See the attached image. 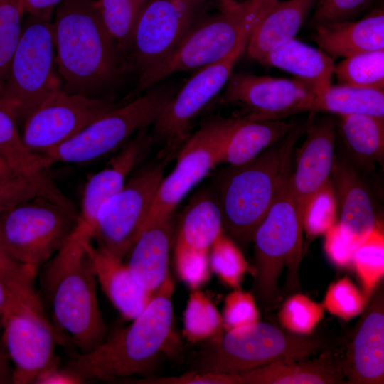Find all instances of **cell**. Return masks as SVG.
<instances>
[{"label":"cell","instance_id":"1","mask_svg":"<svg viewBox=\"0 0 384 384\" xmlns=\"http://www.w3.org/2000/svg\"><path fill=\"white\" fill-rule=\"evenodd\" d=\"M173 279L169 274L143 311L126 327L106 336L85 353L71 351L66 366L85 383H125L151 377L163 357L179 353L174 329Z\"/></svg>","mask_w":384,"mask_h":384},{"label":"cell","instance_id":"2","mask_svg":"<svg viewBox=\"0 0 384 384\" xmlns=\"http://www.w3.org/2000/svg\"><path fill=\"white\" fill-rule=\"evenodd\" d=\"M76 228L68 241L38 267V295L44 312L68 346L85 353L99 346L107 327L97 295V279L85 240Z\"/></svg>","mask_w":384,"mask_h":384},{"label":"cell","instance_id":"3","mask_svg":"<svg viewBox=\"0 0 384 384\" xmlns=\"http://www.w3.org/2000/svg\"><path fill=\"white\" fill-rule=\"evenodd\" d=\"M55 62L70 94L102 98L127 70L92 0H64L53 23Z\"/></svg>","mask_w":384,"mask_h":384},{"label":"cell","instance_id":"4","mask_svg":"<svg viewBox=\"0 0 384 384\" xmlns=\"http://www.w3.org/2000/svg\"><path fill=\"white\" fill-rule=\"evenodd\" d=\"M306 125L297 124L279 144L246 163L229 165L219 174L215 194L224 230L240 245L245 246L252 241L290 172L291 154Z\"/></svg>","mask_w":384,"mask_h":384},{"label":"cell","instance_id":"5","mask_svg":"<svg viewBox=\"0 0 384 384\" xmlns=\"http://www.w3.org/2000/svg\"><path fill=\"white\" fill-rule=\"evenodd\" d=\"M201 343L188 372L236 374L279 361L309 358L332 346L323 336L298 334L260 321Z\"/></svg>","mask_w":384,"mask_h":384},{"label":"cell","instance_id":"6","mask_svg":"<svg viewBox=\"0 0 384 384\" xmlns=\"http://www.w3.org/2000/svg\"><path fill=\"white\" fill-rule=\"evenodd\" d=\"M277 1L220 0L216 14L206 15L172 53L139 75L138 90H147L174 73L201 68L223 60L250 38Z\"/></svg>","mask_w":384,"mask_h":384},{"label":"cell","instance_id":"7","mask_svg":"<svg viewBox=\"0 0 384 384\" xmlns=\"http://www.w3.org/2000/svg\"><path fill=\"white\" fill-rule=\"evenodd\" d=\"M290 174L285 176L252 239L255 260L252 292L256 300L265 306L276 299L279 279L284 270H287L289 289L299 286L304 230L291 192Z\"/></svg>","mask_w":384,"mask_h":384},{"label":"cell","instance_id":"8","mask_svg":"<svg viewBox=\"0 0 384 384\" xmlns=\"http://www.w3.org/2000/svg\"><path fill=\"white\" fill-rule=\"evenodd\" d=\"M55 43L50 18L29 15L10 65L0 102L17 122L60 88L55 73Z\"/></svg>","mask_w":384,"mask_h":384},{"label":"cell","instance_id":"9","mask_svg":"<svg viewBox=\"0 0 384 384\" xmlns=\"http://www.w3.org/2000/svg\"><path fill=\"white\" fill-rule=\"evenodd\" d=\"M175 93V88L169 86H151L144 95L107 112L41 155L46 164L86 163L124 145L132 135L154 123Z\"/></svg>","mask_w":384,"mask_h":384},{"label":"cell","instance_id":"10","mask_svg":"<svg viewBox=\"0 0 384 384\" xmlns=\"http://www.w3.org/2000/svg\"><path fill=\"white\" fill-rule=\"evenodd\" d=\"M78 214L37 195L0 215V235L17 260L40 267L68 241Z\"/></svg>","mask_w":384,"mask_h":384},{"label":"cell","instance_id":"11","mask_svg":"<svg viewBox=\"0 0 384 384\" xmlns=\"http://www.w3.org/2000/svg\"><path fill=\"white\" fill-rule=\"evenodd\" d=\"M206 1L149 0L134 27L127 69L140 75L172 53L207 15Z\"/></svg>","mask_w":384,"mask_h":384},{"label":"cell","instance_id":"12","mask_svg":"<svg viewBox=\"0 0 384 384\" xmlns=\"http://www.w3.org/2000/svg\"><path fill=\"white\" fill-rule=\"evenodd\" d=\"M163 176L162 166L155 164L126 181L100 206L92 240L124 260L143 228Z\"/></svg>","mask_w":384,"mask_h":384},{"label":"cell","instance_id":"13","mask_svg":"<svg viewBox=\"0 0 384 384\" xmlns=\"http://www.w3.org/2000/svg\"><path fill=\"white\" fill-rule=\"evenodd\" d=\"M234 122L235 119L225 118L210 120L188 138L178 151L174 169L161 178L144 225L171 217L186 193L221 164L225 143Z\"/></svg>","mask_w":384,"mask_h":384},{"label":"cell","instance_id":"14","mask_svg":"<svg viewBox=\"0 0 384 384\" xmlns=\"http://www.w3.org/2000/svg\"><path fill=\"white\" fill-rule=\"evenodd\" d=\"M249 38L223 60L201 68L162 110L153 124L152 137L164 144L161 155L166 159L179 150L190 137L193 119L226 85Z\"/></svg>","mask_w":384,"mask_h":384},{"label":"cell","instance_id":"15","mask_svg":"<svg viewBox=\"0 0 384 384\" xmlns=\"http://www.w3.org/2000/svg\"><path fill=\"white\" fill-rule=\"evenodd\" d=\"M119 105L103 98L53 92L26 119L21 134L26 146L43 155Z\"/></svg>","mask_w":384,"mask_h":384},{"label":"cell","instance_id":"16","mask_svg":"<svg viewBox=\"0 0 384 384\" xmlns=\"http://www.w3.org/2000/svg\"><path fill=\"white\" fill-rule=\"evenodd\" d=\"M316 97L314 90L296 78H274L249 73L230 75L223 101L240 107L249 121L282 120L310 112Z\"/></svg>","mask_w":384,"mask_h":384},{"label":"cell","instance_id":"17","mask_svg":"<svg viewBox=\"0 0 384 384\" xmlns=\"http://www.w3.org/2000/svg\"><path fill=\"white\" fill-rule=\"evenodd\" d=\"M1 322L14 384H33L40 373L60 360L55 346H68L48 318L36 313L13 314Z\"/></svg>","mask_w":384,"mask_h":384},{"label":"cell","instance_id":"18","mask_svg":"<svg viewBox=\"0 0 384 384\" xmlns=\"http://www.w3.org/2000/svg\"><path fill=\"white\" fill-rule=\"evenodd\" d=\"M342 355L348 384L384 383V295L379 289L361 312Z\"/></svg>","mask_w":384,"mask_h":384},{"label":"cell","instance_id":"19","mask_svg":"<svg viewBox=\"0 0 384 384\" xmlns=\"http://www.w3.org/2000/svg\"><path fill=\"white\" fill-rule=\"evenodd\" d=\"M336 129V121L331 117L307 122L306 137L299 149L294 171L289 177L291 192L302 224L310 201L330 181Z\"/></svg>","mask_w":384,"mask_h":384},{"label":"cell","instance_id":"20","mask_svg":"<svg viewBox=\"0 0 384 384\" xmlns=\"http://www.w3.org/2000/svg\"><path fill=\"white\" fill-rule=\"evenodd\" d=\"M145 129L137 132L101 171L92 175L84 188L77 228L91 238L100 206L124 185L127 176L144 158L154 142Z\"/></svg>","mask_w":384,"mask_h":384},{"label":"cell","instance_id":"21","mask_svg":"<svg viewBox=\"0 0 384 384\" xmlns=\"http://www.w3.org/2000/svg\"><path fill=\"white\" fill-rule=\"evenodd\" d=\"M230 384L346 383L342 356L328 348L318 358L276 361L245 372L230 374Z\"/></svg>","mask_w":384,"mask_h":384},{"label":"cell","instance_id":"22","mask_svg":"<svg viewBox=\"0 0 384 384\" xmlns=\"http://www.w3.org/2000/svg\"><path fill=\"white\" fill-rule=\"evenodd\" d=\"M331 176L340 210L343 237L354 251L377 226L371 198L353 168L334 156Z\"/></svg>","mask_w":384,"mask_h":384},{"label":"cell","instance_id":"23","mask_svg":"<svg viewBox=\"0 0 384 384\" xmlns=\"http://www.w3.org/2000/svg\"><path fill=\"white\" fill-rule=\"evenodd\" d=\"M97 282L110 302L127 320H134L146 308L154 293L143 288L123 260L85 240Z\"/></svg>","mask_w":384,"mask_h":384},{"label":"cell","instance_id":"24","mask_svg":"<svg viewBox=\"0 0 384 384\" xmlns=\"http://www.w3.org/2000/svg\"><path fill=\"white\" fill-rule=\"evenodd\" d=\"M0 157L13 172L32 184L39 196L73 210L75 207L47 173L48 167L41 155L31 152L24 144L18 122L11 112L0 102Z\"/></svg>","mask_w":384,"mask_h":384},{"label":"cell","instance_id":"25","mask_svg":"<svg viewBox=\"0 0 384 384\" xmlns=\"http://www.w3.org/2000/svg\"><path fill=\"white\" fill-rule=\"evenodd\" d=\"M172 238L171 217L146 223L124 260L139 284L152 293L169 274Z\"/></svg>","mask_w":384,"mask_h":384},{"label":"cell","instance_id":"26","mask_svg":"<svg viewBox=\"0 0 384 384\" xmlns=\"http://www.w3.org/2000/svg\"><path fill=\"white\" fill-rule=\"evenodd\" d=\"M315 28L314 41L333 59L384 50L383 7L373 10L359 20L328 23Z\"/></svg>","mask_w":384,"mask_h":384},{"label":"cell","instance_id":"27","mask_svg":"<svg viewBox=\"0 0 384 384\" xmlns=\"http://www.w3.org/2000/svg\"><path fill=\"white\" fill-rule=\"evenodd\" d=\"M257 62L292 74L308 85L316 96L331 85L335 67L334 59L321 49L296 38L266 53Z\"/></svg>","mask_w":384,"mask_h":384},{"label":"cell","instance_id":"28","mask_svg":"<svg viewBox=\"0 0 384 384\" xmlns=\"http://www.w3.org/2000/svg\"><path fill=\"white\" fill-rule=\"evenodd\" d=\"M318 0L277 1L248 40V55L258 61L266 53L295 38Z\"/></svg>","mask_w":384,"mask_h":384},{"label":"cell","instance_id":"29","mask_svg":"<svg viewBox=\"0 0 384 384\" xmlns=\"http://www.w3.org/2000/svg\"><path fill=\"white\" fill-rule=\"evenodd\" d=\"M296 124L283 120L235 118L225 143L221 164L239 165L253 159L280 141Z\"/></svg>","mask_w":384,"mask_h":384},{"label":"cell","instance_id":"30","mask_svg":"<svg viewBox=\"0 0 384 384\" xmlns=\"http://www.w3.org/2000/svg\"><path fill=\"white\" fill-rule=\"evenodd\" d=\"M225 231L215 193L203 190L185 208L179 220L175 244L209 252Z\"/></svg>","mask_w":384,"mask_h":384},{"label":"cell","instance_id":"31","mask_svg":"<svg viewBox=\"0 0 384 384\" xmlns=\"http://www.w3.org/2000/svg\"><path fill=\"white\" fill-rule=\"evenodd\" d=\"M338 132L353 159L363 166L380 162L384 155V118L339 115Z\"/></svg>","mask_w":384,"mask_h":384},{"label":"cell","instance_id":"32","mask_svg":"<svg viewBox=\"0 0 384 384\" xmlns=\"http://www.w3.org/2000/svg\"><path fill=\"white\" fill-rule=\"evenodd\" d=\"M316 112L384 118V89L331 85L324 93L316 97L311 112Z\"/></svg>","mask_w":384,"mask_h":384},{"label":"cell","instance_id":"33","mask_svg":"<svg viewBox=\"0 0 384 384\" xmlns=\"http://www.w3.org/2000/svg\"><path fill=\"white\" fill-rule=\"evenodd\" d=\"M224 331L222 315L205 292L193 290L183 314V335L191 343H198Z\"/></svg>","mask_w":384,"mask_h":384},{"label":"cell","instance_id":"34","mask_svg":"<svg viewBox=\"0 0 384 384\" xmlns=\"http://www.w3.org/2000/svg\"><path fill=\"white\" fill-rule=\"evenodd\" d=\"M149 0H98L102 22L127 65L132 33Z\"/></svg>","mask_w":384,"mask_h":384},{"label":"cell","instance_id":"35","mask_svg":"<svg viewBox=\"0 0 384 384\" xmlns=\"http://www.w3.org/2000/svg\"><path fill=\"white\" fill-rule=\"evenodd\" d=\"M38 270V267L17 260L0 235V281L30 309L47 317L36 286Z\"/></svg>","mask_w":384,"mask_h":384},{"label":"cell","instance_id":"36","mask_svg":"<svg viewBox=\"0 0 384 384\" xmlns=\"http://www.w3.org/2000/svg\"><path fill=\"white\" fill-rule=\"evenodd\" d=\"M338 84L384 89V50L366 51L345 58L335 65Z\"/></svg>","mask_w":384,"mask_h":384},{"label":"cell","instance_id":"37","mask_svg":"<svg viewBox=\"0 0 384 384\" xmlns=\"http://www.w3.org/2000/svg\"><path fill=\"white\" fill-rule=\"evenodd\" d=\"M353 265L368 299L384 275V235L378 225L354 250Z\"/></svg>","mask_w":384,"mask_h":384},{"label":"cell","instance_id":"38","mask_svg":"<svg viewBox=\"0 0 384 384\" xmlns=\"http://www.w3.org/2000/svg\"><path fill=\"white\" fill-rule=\"evenodd\" d=\"M211 272L226 286L238 289L249 265L234 240L224 231L209 251Z\"/></svg>","mask_w":384,"mask_h":384},{"label":"cell","instance_id":"39","mask_svg":"<svg viewBox=\"0 0 384 384\" xmlns=\"http://www.w3.org/2000/svg\"><path fill=\"white\" fill-rule=\"evenodd\" d=\"M23 0H0V100L21 33Z\"/></svg>","mask_w":384,"mask_h":384},{"label":"cell","instance_id":"40","mask_svg":"<svg viewBox=\"0 0 384 384\" xmlns=\"http://www.w3.org/2000/svg\"><path fill=\"white\" fill-rule=\"evenodd\" d=\"M324 307L307 296L297 293L283 303L278 319L281 327L292 333L307 335L313 333L324 317Z\"/></svg>","mask_w":384,"mask_h":384},{"label":"cell","instance_id":"41","mask_svg":"<svg viewBox=\"0 0 384 384\" xmlns=\"http://www.w3.org/2000/svg\"><path fill=\"white\" fill-rule=\"evenodd\" d=\"M368 299L348 277L331 283L322 303L332 315L349 321L363 311Z\"/></svg>","mask_w":384,"mask_h":384},{"label":"cell","instance_id":"42","mask_svg":"<svg viewBox=\"0 0 384 384\" xmlns=\"http://www.w3.org/2000/svg\"><path fill=\"white\" fill-rule=\"evenodd\" d=\"M336 198L332 183L329 181L310 201L303 218V230L308 238L324 234L336 223Z\"/></svg>","mask_w":384,"mask_h":384},{"label":"cell","instance_id":"43","mask_svg":"<svg viewBox=\"0 0 384 384\" xmlns=\"http://www.w3.org/2000/svg\"><path fill=\"white\" fill-rule=\"evenodd\" d=\"M209 252L174 244V262L178 278L192 291L199 289L210 278Z\"/></svg>","mask_w":384,"mask_h":384},{"label":"cell","instance_id":"44","mask_svg":"<svg viewBox=\"0 0 384 384\" xmlns=\"http://www.w3.org/2000/svg\"><path fill=\"white\" fill-rule=\"evenodd\" d=\"M222 319L224 331H230L257 323L260 314L252 292L235 289L224 302Z\"/></svg>","mask_w":384,"mask_h":384},{"label":"cell","instance_id":"45","mask_svg":"<svg viewBox=\"0 0 384 384\" xmlns=\"http://www.w3.org/2000/svg\"><path fill=\"white\" fill-rule=\"evenodd\" d=\"M374 0H318L311 18L314 27L328 23L354 20Z\"/></svg>","mask_w":384,"mask_h":384},{"label":"cell","instance_id":"46","mask_svg":"<svg viewBox=\"0 0 384 384\" xmlns=\"http://www.w3.org/2000/svg\"><path fill=\"white\" fill-rule=\"evenodd\" d=\"M37 195L32 184L16 174L0 178V215Z\"/></svg>","mask_w":384,"mask_h":384},{"label":"cell","instance_id":"47","mask_svg":"<svg viewBox=\"0 0 384 384\" xmlns=\"http://www.w3.org/2000/svg\"><path fill=\"white\" fill-rule=\"evenodd\" d=\"M324 235V250L329 260L337 267H350L354 251L345 241L339 224L333 225Z\"/></svg>","mask_w":384,"mask_h":384},{"label":"cell","instance_id":"48","mask_svg":"<svg viewBox=\"0 0 384 384\" xmlns=\"http://www.w3.org/2000/svg\"><path fill=\"white\" fill-rule=\"evenodd\" d=\"M85 381L66 365L63 366L60 359L44 370L33 384H79Z\"/></svg>","mask_w":384,"mask_h":384},{"label":"cell","instance_id":"49","mask_svg":"<svg viewBox=\"0 0 384 384\" xmlns=\"http://www.w3.org/2000/svg\"><path fill=\"white\" fill-rule=\"evenodd\" d=\"M24 312L36 313L26 306L6 284L0 281V319L13 314Z\"/></svg>","mask_w":384,"mask_h":384},{"label":"cell","instance_id":"50","mask_svg":"<svg viewBox=\"0 0 384 384\" xmlns=\"http://www.w3.org/2000/svg\"><path fill=\"white\" fill-rule=\"evenodd\" d=\"M60 0H23L25 13L50 18L53 7Z\"/></svg>","mask_w":384,"mask_h":384},{"label":"cell","instance_id":"51","mask_svg":"<svg viewBox=\"0 0 384 384\" xmlns=\"http://www.w3.org/2000/svg\"><path fill=\"white\" fill-rule=\"evenodd\" d=\"M1 327H0L1 329ZM13 383L12 367L0 334V384Z\"/></svg>","mask_w":384,"mask_h":384},{"label":"cell","instance_id":"52","mask_svg":"<svg viewBox=\"0 0 384 384\" xmlns=\"http://www.w3.org/2000/svg\"><path fill=\"white\" fill-rule=\"evenodd\" d=\"M15 174L6 162L0 157V178L7 176Z\"/></svg>","mask_w":384,"mask_h":384},{"label":"cell","instance_id":"53","mask_svg":"<svg viewBox=\"0 0 384 384\" xmlns=\"http://www.w3.org/2000/svg\"><path fill=\"white\" fill-rule=\"evenodd\" d=\"M0 327H1V319H0Z\"/></svg>","mask_w":384,"mask_h":384},{"label":"cell","instance_id":"54","mask_svg":"<svg viewBox=\"0 0 384 384\" xmlns=\"http://www.w3.org/2000/svg\"><path fill=\"white\" fill-rule=\"evenodd\" d=\"M201 1H206V0H201Z\"/></svg>","mask_w":384,"mask_h":384}]
</instances>
